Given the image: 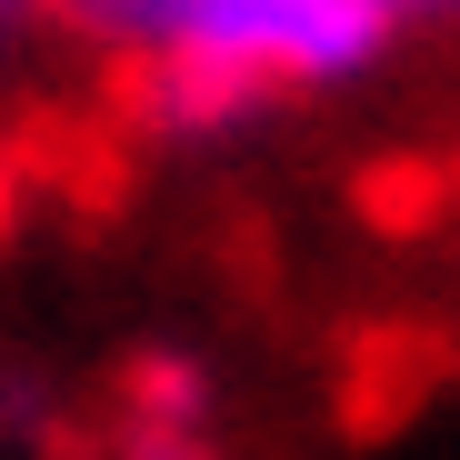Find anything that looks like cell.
Listing matches in <instances>:
<instances>
[{
    "instance_id": "6da1fadb",
    "label": "cell",
    "mask_w": 460,
    "mask_h": 460,
    "mask_svg": "<svg viewBox=\"0 0 460 460\" xmlns=\"http://www.w3.org/2000/svg\"><path fill=\"white\" fill-rule=\"evenodd\" d=\"M120 31H140L161 111L210 130L261 101H321L370 81L401 40V11L391 0H150Z\"/></svg>"
},
{
    "instance_id": "7a4b0ae2",
    "label": "cell",
    "mask_w": 460,
    "mask_h": 460,
    "mask_svg": "<svg viewBox=\"0 0 460 460\" xmlns=\"http://www.w3.org/2000/svg\"><path fill=\"white\" fill-rule=\"evenodd\" d=\"M130 460H210V440H200V391H190V380H150L140 430H130Z\"/></svg>"
},
{
    "instance_id": "3957f363",
    "label": "cell",
    "mask_w": 460,
    "mask_h": 460,
    "mask_svg": "<svg viewBox=\"0 0 460 460\" xmlns=\"http://www.w3.org/2000/svg\"><path fill=\"white\" fill-rule=\"evenodd\" d=\"M40 11H50V0H0V60H11V50L40 31Z\"/></svg>"
},
{
    "instance_id": "277c9868",
    "label": "cell",
    "mask_w": 460,
    "mask_h": 460,
    "mask_svg": "<svg viewBox=\"0 0 460 460\" xmlns=\"http://www.w3.org/2000/svg\"><path fill=\"white\" fill-rule=\"evenodd\" d=\"M391 11H401V21H420V11H450V0H391Z\"/></svg>"
},
{
    "instance_id": "5b68a950",
    "label": "cell",
    "mask_w": 460,
    "mask_h": 460,
    "mask_svg": "<svg viewBox=\"0 0 460 460\" xmlns=\"http://www.w3.org/2000/svg\"><path fill=\"white\" fill-rule=\"evenodd\" d=\"M91 11H111V21H130V11H150V0H91Z\"/></svg>"
}]
</instances>
